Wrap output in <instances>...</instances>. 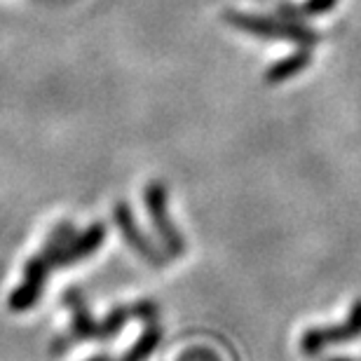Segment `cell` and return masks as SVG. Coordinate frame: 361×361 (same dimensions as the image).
Instances as JSON below:
<instances>
[{"label":"cell","mask_w":361,"mask_h":361,"mask_svg":"<svg viewBox=\"0 0 361 361\" xmlns=\"http://www.w3.org/2000/svg\"><path fill=\"white\" fill-rule=\"evenodd\" d=\"M361 336V298L355 300L348 319L343 324H336V326H317V329H307L300 338V350L305 355L314 357L319 352L334 348V345H345L355 338Z\"/></svg>","instance_id":"1"},{"label":"cell","mask_w":361,"mask_h":361,"mask_svg":"<svg viewBox=\"0 0 361 361\" xmlns=\"http://www.w3.org/2000/svg\"><path fill=\"white\" fill-rule=\"evenodd\" d=\"M146 204H148V214L153 219L155 228H157V235L162 237V242L167 244L169 254L171 256H180L185 249L183 244V237L178 235V230L174 228L171 223L169 214H167V192L160 183H150L146 188Z\"/></svg>","instance_id":"2"},{"label":"cell","mask_w":361,"mask_h":361,"mask_svg":"<svg viewBox=\"0 0 361 361\" xmlns=\"http://www.w3.org/2000/svg\"><path fill=\"white\" fill-rule=\"evenodd\" d=\"M240 26L249 28L258 35H270V38H288L293 42H300V45H314L317 35L312 31L295 24H281V21H270V19H251V17H242Z\"/></svg>","instance_id":"3"},{"label":"cell","mask_w":361,"mask_h":361,"mask_svg":"<svg viewBox=\"0 0 361 361\" xmlns=\"http://www.w3.org/2000/svg\"><path fill=\"white\" fill-rule=\"evenodd\" d=\"M115 221H118L122 235H125L127 240L132 242V247L139 251L143 258H148V261H153V263H160V256H157L155 251L148 247L146 237H143L139 230H136V223L132 219V214H129L127 204H118V207H115Z\"/></svg>","instance_id":"4"},{"label":"cell","mask_w":361,"mask_h":361,"mask_svg":"<svg viewBox=\"0 0 361 361\" xmlns=\"http://www.w3.org/2000/svg\"><path fill=\"white\" fill-rule=\"evenodd\" d=\"M310 66V52H295L291 54L288 59H281L279 63H274V66L268 71V80L270 82H284L288 78H293L295 73H300V71H305Z\"/></svg>","instance_id":"5"},{"label":"cell","mask_w":361,"mask_h":361,"mask_svg":"<svg viewBox=\"0 0 361 361\" xmlns=\"http://www.w3.org/2000/svg\"><path fill=\"white\" fill-rule=\"evenodd\" d=\"M157 345H160V329H157L155 324H150V326L146 329V334L141 336V341L127 352L122 361H143V359H148L157 350Z\"/></svg>","instance_id":"6"},{"label":"cell","mask_w":361,"mask_h":361,"mask_svg":"<svg viewBox=\"0 0 361 361\" xmlns=\"http://www.w3.org/2000/svg\"><path fill=\"white\" fill-rule=\"evenodd\" d=\"M90 361H111V359H108L106 355H99V357H92Z\"/></svg>","instance_id":"7"},{"label":"cell","mask_w":361,"mask_h":361,"mask_svg":"<svg viewBox=\"0 0 361 361\" xmlns=\"http://www.w3.org/2000/svg\"><path fill=\"white\" fill-rule=\"evenodd\" d=\"M329 361H355V359H348V357H338V359H329Z\"/></svg>","instance_id":"8"}]
</instances>
